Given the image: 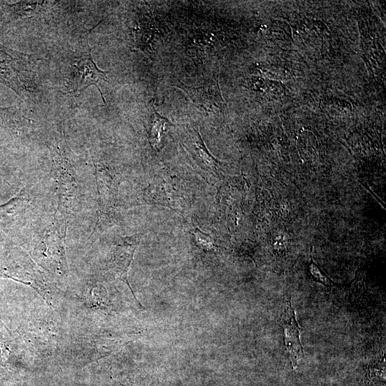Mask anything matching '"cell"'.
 I'll list each match as a JSON object with an SVG mask.
<instances>
[{"mask_svg":"<svg viewBox=\"0 0 386 386\" xmlns=\"http://www.w3.org/2000/svg\"><path fill=\"white\" fill-rule=\"evenodd\" d=\"M147 117V133L148 140L152 148L159 151L162 147V141L168 127L173 125L167 119L161 116L155 109L154 101L149 103Z\"/></svg>","mask_w":386,"mask_h":386,"instance_id":"30bf717a","label":"cell"},{"mask_svg":"<svg viewBox=\"0 0 386 386\" xmlns=\"http://www.w3.org/2000/svg\"><path fill=\"white\" fill-rule=\"evenodd\" d=\"M216 84H212V81L198 87L184 86L181 87L189 95L192 101L207 110H212V107L217 104L215 96L212 94H217L219 91L218 85L213 88Z\"/></svg>","mask_w":386,"mask_h":386,"instance_id":"8fae6325","label":"cell"},{"mask_svg":"<svg viewBox=\"0 0 386 386\" xmlns=\"http://www.w3.org/2000/svg\"><path fill=\"white\" fill-rule=\"evenodd\" d=\"M51 153L56 174L59 209L70 213L79 194V186L74 175V154L64 141L54 146Z\"/></svg>","mask_w":386,"mask_h":386,"instance_id":"7a4b0ae2","label":"cell"},{"mask_svg":"<svg viewBox=\"0 0 386 386\" xmlns=\"http://www.w3.org/2000/svg\"><path fill=\"white\" fill-rule=\"evenodd\" d=\"M309 270L315 281L327 286L333 285L331 279L313 261L310 264Z\"/></svg>","mask_w":386,"mask_h":386,"instance_id":"4fadbf2b","label":"cell"},{"mask_svg":"<svg viewBox=\"0 0 386 386\" xmlns=\"http://www.w3.org/2000/svg\"><path fill=\"white\" fill-rule=\"evenodd\" d=\"M35 65L32 56L0 45V81L22 98L33 91Z\"/></svg>","mask_w":386,"mask_h":386,"instance_id":"6da1fadb","label":"cell"},{"mask_svg":"<svg viewBox=\"0 0 386 386\" xmlns=\"http://www.w3.org/2000/svg\"><path fill=\"white\" fill-rule=\"evenodd\" d=\"M98 197V222L111 214L115 209L120 177L111 167L94 162Z\"/></svg>","mask_w":386,"mask_h":386,"instance_id":"277c9868","label":"cell"},{"mask_svg":"<svg viewBox=\"0 0 386 386\" xmlns=\"http://www.w3.org/2000/svg\"><path fill=\"white\" fill-rule=\"evenodd\" d=\"M66 76H67V86L70 91H80L91 85H95L105 102L98 84L107 79L106 73L96 66L91 58L90 49L87 50L83 56L71 61Z\"/></svg>","mask_w":386,"mask_h":386,"instance_id":"5b68a950","label":"cell"},{"mask_svg":"<svg viewBox=\"0 0 386 386\" xmlns=\"http://www.w3.org/2000/svg\"><path fill=\"white\" fill-rule=\"evenodd\" d=\"M141 237V234L119 237L113 245L108 264V267L112 273L128 286L139 307H142V306L137 300L130 286L128 272Z\"/></svg>","mask_w":386,"mask_h":386,"instance_id":"8992f818","label":"cell"},{"mask_svg":"<svg viewBox=\"0 0 386 386\" xmlns=\"http://www.w3.org/2000/svg\"><path fill=\"white\" fill-rule=\"evenodd\" d=\"M284 330V342L290 354L293 369L297 366L298 361L304 356V351L300 340L301 328L296 320L295 311L290 300H286L282 315Z\"/></svg>","mask_w":386,"mask_h":386,"instance_id":"ba28073f","label":"cell"},{"mask_svg":"<svg viewBox=\"0 0 386 386\" xmlns=\"http://www.w3.org/2000/svg\"><path fill=\"white\" fill-rule=\"evenodd\" d=\"M66 229L65 220L56 221L33 251V256L39 264L59 275H66L68 272L65 247Z\"/></svg>","mask_w":386,"mask_h":386,"instance_id":"3957f363","label":"cell"},{"mask_svg":"<svg viewBox=\"0 0 386 386\" xmlns=\"http://www.w3.org/2000/svg\"><path fill=\"white\" fill-rule=\"evenodd\" d=\"M175 183H169L164 181L157 182L148 187L144 193V199L146 202L157 204L167 207L174 210L182 208V196L179 194V189L174 187Z\"/></svg>","mask_w":386,"mask_h":386,"instance_id":"9c48e42d","label":"cell"},{"mask_svg":"<svg viewBox=\"0 0 386 386\" xmlns=\"http://www.w3.org/2000/svg\"><path fill=\"white\" fill-rule=\"evenodd\" d=\"M194 241L197 246L206 251H211L215 247L214 241L209 234L203 232L199 228H194L192 231Z\"/></svg>","mask_w":386,"mask_h":386,"instance_id":"7c38bea8","label":"cell"},{"mask_svg":"<svg viewBox=\"0 0 386 386\" xmlns=\"http://www.w3.org/2000/svg\"><path fill=\"white\" fill-rule=\"evenodd\" d=\"M182 144L200 169L211 177H217L219 162L206 147L197 128L188 129Z\"/></svg>","mask_w":386,"mask_h":386,"instance_id":"52a82bcc","label":"cell"}]
</instances>
